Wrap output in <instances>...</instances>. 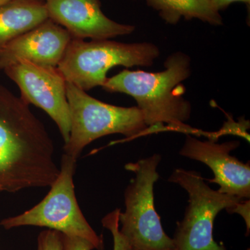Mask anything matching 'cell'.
Here are the masks:
<instances>
[{
    "label": "cell",
    "instance_id": "obj_12",
    "mask_svg": "<svg viewBox=\"0 0 250 250\" xmlns=\"http://www.w3.org/2000/svg\"><path fill=\"white\" fill-rule=\"evenodd\" d=\"M47 19L45 0H10L0 6V52Z\"/></svg>",
    "mask_w": 250,
    "mask_h": 250
},
{
    "label": "cell",
    "instance_id": "obj_14",
    "mask_svg": "<svg viewBox=\"0 0 250 250\" xmlns=\"http://www.w3.org/2000/svg\"><path fill=\"white\" fill-rule=\"evenodd\" d=\"M37 250H64L62 233L51 229L42 231L38 237Z\"/></svg>",
    "mask_w": 250,
    "mask_h": 250
},
{
    "label": "cell",
    "instance_id": "obj_10",
    "mask_svg": "<svg viewBox=\"0 0 250 250\" xmlns=\"http://www.w3.org/2000/svg\"><path fill=\"white\" fill-rule=\"evenodd\" d=\"M49 19L68 31L72 39L106 40L127 35L135 27L112 21L100 0H45Z\"/></svg>",
    "mask_w": 250,
    "mask_h": 250
},
{
    "label": "cell",
    "instance_id": "obj_9",
    "mask_svg": "<svg viewBox=\"0 0 250 250\" xmlns=\"http://www.w3.org/2000/svg\"><path fill=\"white\" fill-rule=\"evenodd\" d=\"M239 146V141L217 143L213 140L202 141L187 134L179 154L209 167L214 174L209 182L218 184V191L242 200H249L250 162H242L230 154Z\"/></svg>",
    "mask_w": 250,
    "mask_h": 250
},
{
    "label": "cell",
    "instance_id": "obj_11",
    "mask_svg": "<svg viewBox=\"0 0 250 250\" xmlns=\"http://www.w3.org/2000/svg\"><path fill=\"white\" fill-rule=\"evenodd\" d=\"M72 39L66 29L49 18L4 47L0 52V70L22 61L57 67Z\"/></svg>",
    "mask_w": 250,
    "mask_h": 250
},
{
    "label": "cell",
    "instance_id": "obj_17",
    "mask_svg": "<svg viewBox=\"0 0 250 250\" xmlns=\"http://www.w3.org/2000/svg\"><path fill=\"white\" fill-rule=\"evenodd\" d=\"M10 0H0V6H1V5L6 4V2H8V1H9Z\"/></svg>",
    "mask_w": 250,
    "mask_h": 250
},
{
    "label": "cell",
    "instance_id": "obj_5",
    "mask_svg": "<svg viewBox=\"0 0 250 250\" xmlns=\"http://www.w3.org/2000/svg\"><path fill=\"white\" fill-rule=\"evenodd\" d=\"M159 154L129 163L134 177L125 189V209L119 214L120 231L131 250H174L173 240L161 225L154 206V184L159 178Z\"/></svg>",
    "mask_w": 250,
    "mask_h": 250
},
{
    "label": "cell",
    "instance_id": "obj_16",
    "mask_svg": "<svg viewBox=\"0 0 250 250\" xmlns=\"http://www.w3.org/2000/svg\"><path fill=\"white\" fill-rule=\"evenodd\" d=\"M210 1L217 11L220 12V11L228 9L229 6L233 3L237 2V1L243 2V0H210Z\"/></svg>",
    "mask_w": 250,
    "mask_h": 250
},
{
    "label": "cell",
    "instance_id": "obj_13",
    "mask_svg": "<svg viewBox=\"0 0 250 250\" xmlns=\"http://www.w3.org/2000/svg\"><path fill=\"white\" fill-rule=\"evenodd\" d=\"M167 24H176L184 18L198 19L211 25L223 24V18L210 0H146Z\"/></svg>",
    "mask_w": 250,
    "mask_h": 250
},
{
    "label": "cell",
    "instance_id": "obj_1",
    "mask_svg": "<svg viewBox=\"0 0 250 250\" xmlns=\"http://www.w3.org/2000/svg\"><path fill=\"white\" fill-rule=\"evenodd\" d=\"M59 172L45 125L27 103L0 84V191L50 187Z\"/></svg>",
    "mask_w": 250,
    "mask_h": 250
},
{
    "label": "cell",
    "instance_id": "obj_8",
    "mask_svg": "<svg viewBox=\"0 0 250 250\" xmlns=\"http://www.w3.org/2000/svg\"><path fill=\"white\" fill-rule=\"evenodd\" d=\"M4 72L19 87L22 100L41 108L53 120L66 143L71 128L67 82L57 67L22 61L6 67Z\"/></svg>",
    "mask_w": 250,
    "mask_h": 250
},
{
    "label": "cell",
    "instance_id": "obj_15",
    "mask_svg": "<svg viewBox=\"0 0 250 250\" xmlns=\"http://www.w3.org/2000/svg\"><path fill=\"white\" fill-rule=\"evenodd\" d=\"M229 213H238L241 215L242 218L244 219L245 223L246 224L247 232L246 235L250 234V201L248 200H242L238 202L232 208L227 210Z\"/></svg>",
    "mask_w": 250,
    "mask_h": 250
},
{
    "label": "cell",
    "instance_id": "obj_7",
    "mask_svg": "<svg viewBox=\"0 0 250 250\" xmlns=\"http://www.w3.org/2000/svg\"><path fill=\"white\" fill-rule=\"evenodd\" d=\"M188 194L183 220L177 223L173 240L174 250H227L213 238L217 215L232 208L242 199L212 189L197 171L177 168L168 179Z\"/></svg>",
    "mask_w": 250,
    "mask_h": 250
},
{
    "label": "cell",
    "instance_id": "obj_3",
    "mask_svg": "<svg viewBox=\"0 0 250 250\" xmlns=\"http://www.w3.org/2000/svg\"><path fill=\"white\" fill-rule=\"evenodd\" d=\"M159 54V48L149 42L72 39L57 69L67 82L86 92L103 87L112 67H149Z\"/></svg>",
    "mask_w": 250,
    "mask_h": 250
},
{
    "label": "cell",
    "instance_id": "obj_18",
    "mask_svg": "<svg viewBox=\"0 0 250 250\" xmlns=\"http://www.w3.org/2000/svg\"><path fill=\"white\" fill-rule=\"evenodd\" d=\"M243 2L246 3L248 6H250V0H243Z\"/></svg>",
    "mask_w": 250,
    "mask_h": 250
},
{
    "label": "cell",
    "instance_id": "obj_2",
    "mask_svg": "<svg viewBox=\"0 0 250 250\" xmlns=\"http://www.w3.org/2000/svg\"><path fill=\"white\" fill-rule=\"evenodd\" d=\"M165 70L159 72L123 70L108 78L103 89L130 95L142 113L149 134L172 131L187 134H204L187 124L191 105L183 95L182 84L190 75V59L176 52L166 59Z\"/></svg>",
    "mask_w": 250,
    "mask_h": 250
},
{
    "label": "cell",
    "instance_id": "obj_6",
    "mask_svg": "<svg viewBox=\"0 0 250 250\" xmlns=\"http://www.w3.org/2000/svg\"><path fill=\"white\" fill-rule=\"evenodd\" d=\"M76 166V159L62 154L60 172L45 198L21 214L3 219L0 225L6 230L26 226L45 228L64 236L86 240L95 249L103 250V236L94 231L77 202L74 185Z\"/></svg>",
    "mask_w": 250,
    "mask_h": 250
},
{
    "label": "cell",
    "instance_id": "obj_4",
    "mask_svg": "<svg viewBox=\"0 0 250 250\" xmlns=\"http://www.w3.org/2000/svg\"><path fill=\"white\" fill-rule=\"evenodd\" d=\"M71 128L64 154L78 159L95 140L120 134L126 140L149 135L142 113L137 106L123 107L100 101L71 83H66Z\"/></svg>",
    "mask_w": 250,
    "mask_h": 250
}]
</instances>
